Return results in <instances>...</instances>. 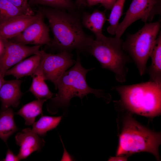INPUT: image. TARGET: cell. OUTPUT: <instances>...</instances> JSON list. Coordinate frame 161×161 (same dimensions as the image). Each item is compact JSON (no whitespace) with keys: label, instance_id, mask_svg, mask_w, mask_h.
Masks as SVG:
<instances>
[{"label":"cell","instance_id":"d6986e66","mask_svg":"<svg viewBox=\"0 0 161 161\" xmlns=\"http://www.w3.org/2000/svg\"><path fill=\"white\" fill-rule=\"evenodd\" d=\"M14 115L11 108L0 111V138L4 142L18 130L14 121Z\"/></svg>","mask_w":161,"mask_h":161},{"label":"cell","instance_id":"4fadbf2b","mask_svg":"<svg viewBox=\"0 0 161 161\" xmlns=\"http://www.w3.org/2000/svg\"><path fill=\"white\" fill-rule=\"evenodd\" d=\"M22 81L16 79L4 81L0 89V111L11 107L16 108L19 105L23 93L21 90Z\"/></svg>","mask_w":161,"mask_h":161},{"label":"cell","instance_id":"44dd1931","mask_svg":"<svg viewBox=\"0 0 161 161\" xmlns=\"http://www.w3.org/2000/svg\"><path fill=\"white\" fill-rule=\"evenodd\" d=\"M126 0H117L113 5L108 20L109 25L107 28V32L112 35H115L116 30L122 16Z\"/></svg>","mask_w":161,"mask_h":161},{"label":"cell","instance_id":"7c38bea8","mask_svg":"<svg viewBox=\"0 0 161 161\" xmlns=\"http://www.w3.org/2000/svg\"><path fill=\"white\" fill-rule=\"evenodd\" d=\"M41 13V11L30 16L23 14L0 24V38L8 40L19 35L34 21Z\"/></svg>","mask_w":161,"mask_h":161},{"label":"cell","instance_id":"277c9868","mask_svg":"<svg viewBox=\"0 0 161 161\" xmlns=\"http://www.w3.org/2000/svg\"><path fill=\"white\" fill-rule=\"evenodd\" d=\"M119 139L116 156H129L145 152L153 154L157 160H160L158 148L161 144V133L142 125L131 115L123 119Z\"/></svg>","mask_w":161,"mask_h":161},{"label":"cell","instance_id":"d4e9b609","mask_svg":"<svg viewBox=\"0 0 161 161\" xmlns=\"http://www.w3.org/2000/svg\"><path fill=\"white\" fill-rule=\"evenodd\" d=\"M4 161H18L20 160L17 156L16 155L9 149H8L6 152L5 158L3 159Z\"/></svg>","mask_w":161,"mask_h":161},{"label":"cell","instance_id":"603a6c76","mask_svg":"<svg viewBox=\"0 0 161 161\" xmlns=\"http://www.w3.org/2000/svg\"><path fill=\"white\" fill-rule=\"evenodd\" d=\"M23 14H25L7 0H0V24Z\"/></svg>","mask_w":161,"mask_h":161},{"label":"cell","instance_id":"ac0fdd59","mask_svg":"<svg viewBox=\"0 0 161 161\" xmlns=\"http://www.w3.org/2000/svg\"><path fill=\"white\" fill-rule=\"evenodd\" d=\"M47 100L37 99L28 103L22 106L15 114L20 115L24 118L25 125H32L35 122L36 117L42 114L43 105Z\"/></svg>","mask_w":161,"mask_h":161},{"label":"cell","instance_id":"7402d4cb","mask_svg":"<svg viewBox=\"0 0 161 161\" xmlns=\"http://www.w3.org/2000/svg\"><path fill=\"white\" fill-rule=\"evenodd\" d=\"M29 5H42L73 11L78 7L71 0H28Z\"/></svg>","mask_w":161,"mask_h":161},{"label":"cell","instance_id":"6da1fadb","mask_svg":"<svg viewBox=\"0 0 161 161\" xmlns=\"http://www.w3.org/2000/svg\"><path fill=\"white\" fill-rule=\"evenodd\" d=\"M41 11L47 19L53 35L49 45L61 51L88 48L94 38L84 32L78 14L53 8H44Z\"/></svg>","mask_w":161,"mask_h":161},{"label":"cell","instance_id":"5bb4252c","mask_svg":"<svg viewBox=\"0 0 161 161\" xmlns=\"http://www.w3.org/2000/svg\"><path fill=\"white\" fill-rule=\"evenodd\" d=\"M41 60L40 50L38 53L25 58L9 69L5 76L11 75L18 79L25 76L32 77L39 66Z\"/></svg>","mask_w":161,"mask_h":161},{"label":"cell","instance_id":"e0dca14e","mask_svg":"<svg viewBox=\"0 0 161 161\" xmlns=\"http://www.w3.org/2000/svg\"><path fill=\"white\" fill-rule=\"evenodd\" d=\"M32 77V82L28 91L37 99L47 100L51 98L54 94L50 91L45 83L39 65Z\"/></svg>","mask_w":161,"mask_h":161},{"label":"cell","instance_id":"30bf717a","mask_svg":"<svg viewBox=\"0 0 161 161\" xmlns=\"http://www.w3.org/2000/svg\"><path fill=\"white\" fill-rule=\"evenodd\" d=\"M41 12L37 19L20 34L11 38V41L25 45H49L51 42L49 28L44 22V15Z\"/></svg>","mask_w":161,"mask_h":161},{"label":"cell","instance_id":"83f0119b","mask_svg":"<svg viewBox=\"0 0 161 161\" xmlns=\"http://www.w3.org/2000/svg\"><path fill=\"white\" fill-rule=\"evenodd\" d=\"M87 6L92 7L102 3L103 0H85Z\"/></svg>","mask_w":161,"mask_h":161},{"label":"cell","instance_id":"f546056e","mask_svg":"<svg viewBox=\"0 0 161 161\" xmlns=\"http://www.w3.org/2000/svg\"><path fill=\"white\" fill-rule=\"evenodd\" d=\"M75 3L78 7L87 6L85 0H75Z\"/></svg>","mask_w":161,"mask_h":161},{"label":"cell","instance_id":"484cf974","mask_svg":"<svg viewBox=\"0 0 161 161\" xmlns=\"http://www.w3.org/2000/svg\"><path fill=\"white\" fill-rule=\"evenodd\" d=\"M117 0H103L101 4L107 10H111Z\"/></svg>","mask_w":161,"mask_h":161},{"label":"cell","instance_id":"5b68a950","mask_svg":"<svg viewBox=\"0 0 161 161\" xmlns=\"http://www.w3.org/2000/svg\"><path fill=\"white\" fill-rule=\"evenodd\" d=\"M123 41L120 38L107 37L103 35L94 39L87 49L101 67L112 72L116 80L121 83L126 81L128 71L127 65L132 61L123 49Z\"/></svg>","mask_w":161,"mask_h":161},{"label":"cell","instance_id":"2e32d148","mask_svg":"<svg viewBox=\"0 0 161 161\" xmlns=\"http://www.w3.org/2000/svg\"><path fill=\"white\" fill-rule=\"evenodd\" d=\"M151 63L146 68L145 72L150 81L161 83V33L159 32L151 54Z\"/></svg>","mask_w":161,"mask_h":161},{"label":"cell","instance_id":"ba28073f","mask_svg":"<svg viewBox=\"0 0 161 161\" xmlns=\"http://www.w3.org/2000/svg\"><path fill=\"white\" fill-rule=\"evenodd\" d=\"M40 54L39 67L44 79L52 82L55 87L60 78L75 62L68 51L52 54L40 50Z\"/></svg>","mask_w":161,"mask_h":161},{"label":"cell","instance_id":"ffe728a7","mask_svg":"<svg viewBox=\"0 0 161 161\" xmlns=\"http://www.w3.org/2000/svg\"><path fill=\"white\" fill-rule=\"evenodd\" d=\"M62 118V116L53 117L42 114L39 119L32 125V130L39 136H44L47 131L57 127Z\"/></svg>","mask_w":161,"mask_h":161},{"label":"cell","instance_id":"9c48e42d","mask_svg":"<svg viewBox=\"0 0 161 161\" xmlns=\"http://www.w3.org/2000/svg\"><path fill=\"white\" fill-rule=\"evenodd\" d=\"M4 52L0 58V74L3 77L9 69L27 57L36 54L40 51V45L29 46L4 39Z\"/></svg>","mask_w":161,"mask_h":161},{"label":"cell","instance_id":"3957f363","mask_svg":"<svg viewBox=\"0 0 161 161\" xmlns=\"http://www.w3.org/2000/svg\"><path fill=\"white\" fill-rule=\"evenodd\" d=\"M91 69L83 67L78 56L74 66L66 71L57 83L55 88L58 89V92L55 97L50 99L47 106L50 112L54 113L58 108L67 106L71 99L74 97H79L81 100L90 93L97 97L103 98L107 102L110 100L109 94L103 90L92 89L87 84L86 75Z\"/></svg>","mask_w":161,"mask_h":161},{"label":"cell","instance_id":"8992f818","mask_svg":"<svg viewBox=\"0 0 161 161\" xmlns=\"http://www.w3.org/2000/svg\"><path fill=\"white\" fill-rule=\"evenodd\" d=\"M160 27V21L145 23L137 32L128 35L123 41V50L134 63L141 76L145 72Z\"/></svg>","mask_w":161,"mask_h":161},{"label":"cell","instance_id":"9a60e30c","mask_svg":"<svg viewBox=\"0 0 161 161\" xmlns=\"http://www.w3.org/2000/svg\"><path fill=\"white\" fill-rule=\"evenodd\" d=\"M81 20L83 26L92 31L95 38L103 35V27L106 21L108 20L104 12L97 10L92 13L85 12Z\"/></svg>","mask_w":161,"mask_h":161},{"label":"cell","instance_id":"f1b7e54d","mask_svg":"<svg viewBox=\"0 0 161 161\" xmlns=\"http://www.w3.org/2000/svg\"><path fill=\"white\" fill-rule=\"evenodd\" d=\"M5 48L4 40L0 38V58L3 54Z\"/></svg>","mask_w":161,"mask_h":161},{"label":"cell","instance_id":"4dcf8cb0","mask_svg":"<svg viewBox=\"0 0 161 161\" xmlns=\"http://www.w3.org/2000/svg\"><path fill=\"white\" fill-rule=\"evenodd\" d=\"M5 81L4 79V77H3L0 74V89L3 84Z\"/></svg>","mask_w":161,"mask_h":161},{"label":"cell","instance_id":"8fae6325","mask_svg":"<svg viewBox=\"0 0 161 161\" xmlns=\"http://www.w3.org/2000/svg\"><path fill=\"white\" fill-rule=\"evenodd\" d=\"M40 136L30 128L24 129L17 133L15 139L20 146L17 156L20 160L27 158L34 151L41 150L45 141Z\"/></svg>","mask_w":161,"mask_h":161},{"label":"cell","instance_id":"cb8c5ba5","mask_svg":"<svg viewBox=\"0 0 161 161\" xmlns=\"http://www.w3.org/2000/svg\"><path fill=\"white\" fill-rule=\"evenodd\" d=\"M24 14L32 16L35 14L30 6L28 0H7Z\"/></svg>","mask_w":161,"mask_h":161},{"label":"cell","instance_id":"4316f807","mask_svg":"<svg viewBox=\"0 0 161 161\" xmlns=\"http://www.w3.org/2000/svg\"><path fill=\"white\" fill-rule=\"evenodd\" d=\"M129 156H120L112 157L109 158L108 161H127Z\"/></svg>","mask_w":161,"mask_h":161},{"label":"cell","instance_id":"7a4b0ae2","mask_svg":"<svg viewBox=\"0 0 161 161\" xmlns=\"http://www.w3.org/2000/svg\"><path fill=\"white\" fill-rule=\"evenodd\" d=\"M113 88L120 97L116 103L128 111L149 117L160 114L161 83L149 80Z\"/></svg>","mask_w":161,"mask_h":161},{"label":"cell","instance_id":"52a82bcc","mask_svg":"<svg viewBox=\"0 0 161 161\" xmlns=\"http://www.w3.org/2000/svg\"><path fill=\"white\" fill-rule=\"evenodd\" d=\"M161 14V0H132L123 20L116 30L115 37L120 38L126 29L136 21L145 23Z\"/></svg>","mask_w":161,"mask_h":161}]
</instances>
